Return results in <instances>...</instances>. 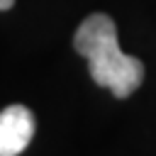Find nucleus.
I'll list each match as a JSON object with an SVG mask.
<instances>
[{
	"instance_id": "nucleus-2",
	"label": "nucleus",
	"mask_w": 156,
	"mask_h": 156,
	"mask_svg": "<svg viewBox=\"0 0 156 156\" xmlns=\"http://www.w3.org/2000/svg\"><path fill=\"white\" fill-rule=\"evenodd\" d=\"M34 136V115L24 105H10L0 112V156H17Z\"/></svg>"
},
{
	"instance_id": "nucleus-3",
	"label": "nucleus",
	"mask_w": 156,
	"mask_h": 156,
	"mask_svg": "<svg viewBox=\"0 0 156 156\" xmlns=\"http://www.w3.org/2000/svg\"><path fill=\"white\" fill-rule=\"evenodd\" d=\"M15 5V0H0V10H10Z\"/></svg>"
},
{
	"instance_id": "nucleus-1",
	"label": "nucleus",
	"mask_w": 156,
	"mask_h": 156,
	"mask_svg": "<svg viewBox=\"0 0 156 156\" xmlns=\"http://www.w3.org/2000/svg\"><path fill=\"white\" fill-rule=\"evenodd\" d=\"M73 46L88 61L93 80L112 90L115 98H129L141 85L144 63L119 51L117 27L110 15H88L73 34Z\"/></svg>"
}]
</instances>
